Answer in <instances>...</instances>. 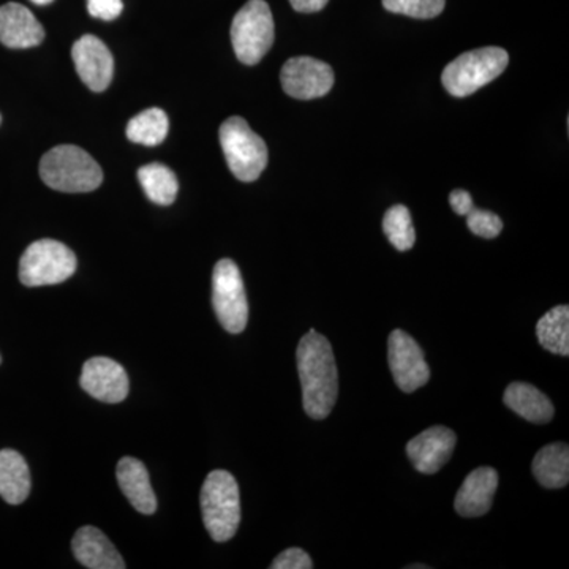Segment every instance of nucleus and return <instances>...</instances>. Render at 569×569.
<instances>
[{
  "instance_id": "f257e3e1",
  "label": "nucleus",
  "mask_w": 569,
  "mask_h": 569,
  "mask_svg": "<svg viewBox=\"0 0 569 569\" xmlns=\"http://www.w3.org/2000/svg\"><path fill=\"white\" fill-rule=\"evenodd\" d=\"M296 359L307 417L328 418L339 395V376L331 343L316 329H310L299 342Z\"/></svg>"
},
{
  "instance_id": "f03ea898",
  "label": "nucleus",
  "mask_w": 569,
  "mask_h": 569,
  "mask_svg": "<svg viewBox=\"0 0 569 569\" xmlns=\"http://www.w3.org/2000/svg\"><path fill=\"white\" fill-rule=\"evenodd\" d=\"M41 181L66 193H86L103 182L100 164L78 146L62 144L44 153L40 162Z\"/></svg>"
},
{
  "instance_id": "7ed1b4c3",
  "label": "nucleus",
  "mask_w": 569,
  "mask_h": 569,
  "mask_svg": "<svg viewBox=\"0 0 569 569\" xmlns=\"http://www.w3.org/2000/svg\"><path fill=\"white\" fill-rule=\"evenodd\" d=\"M201 515L213 541H230L241 523V497L233 475L213 470L201 489Z\"/></svg>"
},
{
  "instance_id": "20e7f679",
  "label": "nucleus",
  "mask_w": 569,
  "mask_h": 569,
  "mask_svg": "<svg viewBox=\"0 0 569 569\" xmlns=\"http://www.w3.org/2000/svg\"><path fill=\"white\" fill-rule=\"evenodd\" d=\"M508 52L488 47L463 52L441 74L445 89L455 97H468L496 80L507 69Z\"/></svg>"
},
{
  "instance_id": "39448f33",
  "label": "nucleus",
  "mask_w": 569,
  "mask_h": 569,
  "mask_svg": "<svg viewBox=\"0 0 569 569\" xmlns=\"http://www.w3.org/2000/svg\"><path fill=\"white\" fill-rule=\"evenodd\" d=\"M220 144L231 173L242 182H253L268 164V146L239 116L228 118L220 127Z\"/></svg>"
},
{
  "instance_id": "423d86ee",
  "label": "nucleus",
  "mask_w": 569,
  "mask_h": 569,
  "mask_svg": "<svg viewBox=\"0 0 569 569\" xmlns=\"http://www.w3.org/2000/svg\"><path fill=\"white\" fill-rule=\"evenodd\" d=\"M231 43L239 61L246 66H254L268 54L274 43V18L264 0H249L236 13Z\"/></svg>"
},
{
  "instance_id": "0eeeda50",
  "label": "nucleus",
  "mask_w": 569,
  "mask_h": 569,
  "mask_svg": "<svg viewBox=\"0 0 569 569\" xmlns=\"http://www.w3.org/2000/svg\"><path fill=\"white\" fill-rule=\"evenodd\" d=\"M77 271V257L54 239H40L22 253L20 280L26 287H47L66 282Z\"/></svg>"
},
{
  "instance_id": "6e6552de",
  "label": "nucleus",
  "mask_w": 569,
  "mask_h": 569,
  "mask_svg": "<svg viewBox=\"0 0 569 569\" xmlns=\"http://www.w3.org/2000/svg\"><path fill=\"white\" fill-rule=\"evenodd\" d=\"M212 306L224 331L241 335L249 321L244 280L233 260H220L212 272Z\"/></svg>"
},
{
  "instance_id": "1a4fd4ad",
  "label": "nucleus",
  "mask_w": 569,
  "mask_h": 569,
  "mask_svg": "<svg viewBox=\"0 0 569 569\" xmlns=\"http://www.w3.org/2000/svg\"><path fill=\"white\" fill-rule=\"evenodd\" d=\"M388 361L397 387L408 395L425 387L430 380V369L421 347L402 329H396L389 336Z\"/></svg>"
},
{
  "instance_id": "9d476101",
  "label": "nucleus",
  "mask_w": 569,
  "mask_h": 569,
  "mask_svg": "<svg viewBox=\"0 0 569 569\" xmlns=\"http://www.w3.org/2000/svg\"><path fill=\"white\" fill-rule=\"evenodd\" d=\"M280 81L283 91L293 99L312 100L331 91L335 71L323 61L302 56L284 62Z\"/></svg>"
},
{
  "instance_id": "9b49d317",
  "label": "nucleus",
  "mask_w": 569,
  "mask_h": 569,
  "mask_svg": "<svg viewBox=\"0 0 569 569\" xmlns=\"http://www.w3.org/2000/svg\"><path fill=\"white\" fill-rule=\"evenodd\" d=\"M81 388L93 399L104 403H119L129 396V377L119 362L97 356L82 366Z\"/></svg>"
},
{
  "instance_id": "f8f14e48",
  "label": "nucleus",
  "mask_w": 569,
  "mask_h": 569,
  "mask_svg": "<svg viewBox=\"0 0 569 569\" xmlns=\"http://www.w3.org/2000/svg\"><path fill=\"white\" fill-rule=\"evenodd\" d=\"M74 69L82 82L93 92H103L114 74V59L102 40L96 36L81 37L71 50Z\"/></svg>"
},
{
  "instance_id": "ddd939ff",
  "label": "nucleus",
  "mask_w": 569,
  "mask_h": 569,
  "mask_svg": "<svg viewBox=\"0 0 569 569\" xmlns=\"http://www.w3.org/2000/svg\"><path fill=\"white\" fill-rule=\"evenodd\" d=\"M456 443L458 437L451 429L433 426L408 441L407 455L419 473L433 475L447 466Z\"/></svg>"
},
{
  "instance_id": "4468645a",
  "label": "nucleus",
  "mask_w": 569,
  "mask_h": 569,
  "mask_svg": "<svg viewBox=\"0 0 569 569\" xmlns=\"http://www.w3.org/2000/svg\"><path fill=\"white\" fill-rule=\"evenodd\" d=\"M43 39V26L31 10L17 2L0 7V43L13 50H26L39 47Z\"/></svg>"
},
{
  "instance_id": "2eb2a0df",
  "label": "nucleus",
  "mask_w": 569,
  "mask_h": 569,
  "mask_svg": "<svg viewBox=\"0 0 569 569\" xmlns=\"http://www.w3.org/2000/svg\"><path fill=\"white\" fill-rule=\"evenodd\" d=\"M498 488L496 468L479 467L471 471L456 496V512L462 518H479L492 508Z\"/></svg>"
},
{
  "instance_id": "dca6fc26",
  "label": "nucleus",
  "mask_w": 569,
  "mask_h": 569,
  "mask_svg": "<svg viewBox=\"0 0 569 569\" xmlns=\"http://www.w3.org/2000/svg\"><path fill=\"white\" fill-rule=\"evenodd\" d=\"M71 549H73L74 559L80 561L82 567L89 569H123L121 553L114 548V545L108 539L102 530L96 527H82L71 539Z\"/></svg>"
},
{
  "instance_id": "f3484780",
  "label": "nucleus",
  "mask_w": 569,
  "mask_h": 569,
  "mask_svg": "<svg viewBox=\"0 0 569 569\" xmlns=\"http://www.w3.org/2000/svg\"><path fill=\"white\" fill-rule=\"evenodd\" d=\"M116 477L123 496L138 512L149 516L157 511V497L144 463L134 458H122L116 468Z\"/></svg>"
},
{
  "instance_id": "a211bd4d",
  "label": "nucleus",
  "mask_w": 569,
  "mask_h": 569,
  "mask_svg": "<svg viewBox=\"0 0 569 569\" xmlns=\"http://www.w3.org/2000/svg\"><path fill=\"white\" fill-rule=\"evenodd\" d=\"M503 402L520 418L533 425H546L553 418L552 402L533 385L520 383V381L509 385L503 395Z\"/></svg>"
},
{
  "instance_id": "6ab92c4d",
  "label": "nucleus",
  "mask_w": 569,
  "mask_h": 569,
  "mask_svg": "<svg viewBox=\"0 0 569 569\" xmlns=\"http://www.w3.org/2000/svg\"><path fill=\"white\" fill-rule=\"evenodd\" d=\"M31 493L28 462L13 449L0 451V497L10 505H21Z\"/></svg>"
},
{
  "instance_id": "aec40b11",
  "label": "nucleus",
  "mask_w": 569,
  "mask_h": 569,
  "mask_svg": "<svg viewBox=\"0 0 569 569\" xmlns=\"http://www.w3.org/2000/svg\"><path fill=\"white\" fill-rule=\"evenodd\" d=\"M533 475L539 485L561 489L569 482V449L567 443L548 445L535 456Z\"/></svg>"
},
{
  "instance_id": "412c9836",
  "label": "nucleus",
  "mask_w": 569,
  "mask_h": 569,
  "mask_svg": "<svg viewBox=\"0 0 569 569\" xmlns=\"http://www.w3.org/2000/svg\"><path fill=\"white\" fill-rule=\"evenodd\" d=\"M538 342L553 355H569V307L550 309L537 325Z\"/></svg>"
},
{
  "instance_id": "4be33fe9",
  "label": "nucleus",
  "mask_w": 569,
  "mask_h": 569,
  "mask_svg": "<svg viewBox=\"0 0 569 569\" xmlns=\"http://www.w3.org/2000/svg\"><path fill=\"white\" fill-rule=\"evenodd\" d=\"M138 179L152 203L170 206L179 192L178 178L162 163H151L138 170Z\"/></svg>"
},
{
  "instance_id": "5701e85b",
  "label": "nucleus",
  "mask_w": 569,
  "mask_h": 569,
  "mask_svg": "<svg viewBox=\"0 0 569 569\" xmlns=\"http://www.w3.org/2000/svg\"><path fill=\"white\" fill-rule=\"evenodd\" d=\"M170 121L167 112L160 108H149V110L134 116L127 126V138L137 144L157 146L167 138Z\"/></svg>"
},
{
  "instance_id": "b1692460",
  "label": "nucleus",
  "mask_w": 569,
  "mask_h": 569,
  "mask_svg": "<svg viewBox=\"0 0 569 569\" xmlns=\"http://www.w3.org/2000/svg\"><path fill=\"white\" fill-rule=\"evenodd\" d=\"M383 230L389 242L400 252L413 249L415 242H417L411 213L407 206L396 204L388 209L385 213Z\"/></svg>"
},
{
  "instance_id": "393cba45",
  "label": "nucleus",
  "mask_w": 569,
  "mask_h": 569,
  "mask_svg": "<svg viewBox=\"0 0 569 569\" xmlns=\"http://www.w3.org/2000/svg\"><path fill=\"white\" fill-rule=\"evenodd\" d=\"M447 0H383V7L391 13L406 14L417 20H430L445 10Z\"/></svg>"
},
{
  "instance_id": "a878e982",
  "label": "nucleus",
  "mask_w": 569,
  "mask_h": 569,
  "mask_svg": "<svg viewBox=\"0 0 569 569\" xmlns=\"http://www.w3.org/2000/svg\"><path fill=\"white\" fill-rule=\"evenodd\" d=\"M467 224L471 233L486 239L497 238L503 230V222L497 213L475 208L467 213Z\"/></svg>"
},
{
  "instance_id": "bb28decb",
  "label": "nucleus",
  "mask_w": 569,
  "mask_h": 569,
  "mask_svg": "<svg viewBox=\"0 0 569 569\" xmlns=\"http://www.w3.org/2000/svg\"><path fill=\"white\" fill-rule=\"evenodd\" d=\"M312 559L305 550L291 548L283 550L271 563V569H312Z\"/></svg>"
},
{
  "instance_id": "cd10ccee",
  "label": "nucleus",
  "mask_w": 569,
  "mask_h": 569,
  "mask_svg": "<svg viewBox=\"0 0 569 569\" xmlns=\"http://www.w3.org/2000/svg\"><path fill=\"white\" fill-rule=\"evenodd\" d=\"M88 10L91 17L99 20L112 21L122 13V0H88Z\"/></svg>"
},
{
  "instance_id": "c85d7f7f",
  "label": "nucleus",
  "mask_w": 569,
  "mask_h": 569,
  "mask_svg": "<svg viewBox=\"0 0 569 569\" xmlns=\"http://www.w3.org/2000/svg\"><path fill=\"white\" fill-rule=\"evenodd\" d=\"M449 204H451L452 211L459 213V216H467L473 209V200H471V194L467 190H455V192H451L449 194Z\"/></svg>"
},
{
  "instance_id": "c756f323",
  "label": "nucleus",
  "mask_w": 569,
  "mask_h": 569,
  "mask_svg": "<svg viewBox=\"0 0 569 569\" xmlns=\"http://www.w3.org/2000/svg\"><path fill=\"white\" fill-rule=\"evenodd\" d=\"M329 0H290L291 7L299 13H317L323 10Z\"/></svg>"
},
{
  "instance_id": "7c9ffc66",
  "label": "nucleus",
  "mask_w": 569,
  "mask_h": 569,
  "mask_svg": "<svg viewBox=\"0 0 569 569\" xmlns=\"http://www.w3.org/2000/svg\"><path fill=\"white\" fill-rule=\"evenodd\" d=\"M32 3H36V6H48V3H51L52 0H31Z\"/></svg>"
},
{
  "instance_id": "2f4dec72",
  "label": "nucleus",
  "mask_w": 569,
  "mask_h": 569,
  "mask_svg": "<svg viewBox=\"0 0 569 569\" xmlns=\"http://www.w3.org/2000/svg\"><path fill=\"white\" fill-rule=\"evenodd\" d=\"M408 569H429V567H427V565H410V567H407Z\"/></svg>"
},
{
  "instance_id": "473e14b6",
  "label": "nucleus",
  "mask_w": 569,
  "mask_h": 569,
  "mask_svg": "<svg viewBox=\"0 0 569 569\" xmlns=\"http://www.w3.org/2000/svg\"><path fill=\"white\" fill-rule=\"evenodd\" d=\"M0 122H2V116H0Z\"/></svg>"
},
{
  "instance_id": "72a5a7b5",
  "label": "nucleus",
  "mask_w": 569,
  "mask_h": 569,
  "mask_svg": "<svg viewBox=\"0 0 569 569\" xmlns=\"http://www.w3.org/2000/svg\"><path fill=\"white\" fill-rule=\"evenodd\" d=\"M0 362H2V358H0Z\"/></svg>"
}]
</instances>
